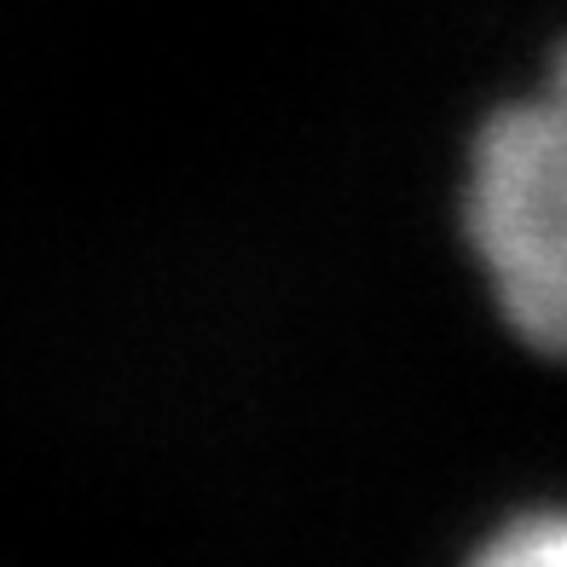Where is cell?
Here are the masks:
<instances>
[{"label": "cell", "instance_id": "6da1fadb", "mask_svg": "<svg viewBox=\"0 0 567 567\" xmlns=\"http://www.w3.org/2000/svg\"><path fill=\"white\" fill-rule=\"evenodd\" d=\"M457 215L504 330L567 365V41L533 93L481 116Z\"/></svg>", "mask_w": 567, "mask_h": 567}, {"label": "cell", "instance_id": "7a4b0ae2", "mask_svg": "<svg viewBox=\"0 0 567 567\" xmlns=\"http://www.w3.org/2000/svg\"><path fill=\"white\" fill-rule=\"evenodd\" d=\"M463 567H567V504H538L498 522Z\"/></svg>", "mask_w": 567, "mask_h": 567}]
</instances>
